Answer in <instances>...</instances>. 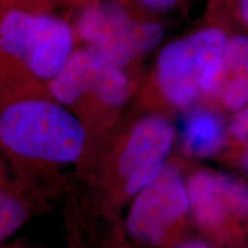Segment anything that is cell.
Masks as SVG:
<instances>
[{"label": "cell", "instance_id": "1", "mask_svg": "<svg viewBox=\"0 0 248 248\" xmlns=\"http://www.w3.org/2000/svg\"><path fill=\"white\" fill-rule=\"evenodd\" d=\"M0 141L13 156L62 166L76 162L84 153L88 128L73 110L54 99L26 98L1 109Z\"/></svg>", "mask_w": 248, "mask_h": 248}, {"label": "cell", "instance_id": "2", "mask_svg": "<svg viewBox=\"0 0 248 248\" xmlns=\"http://www.w3.org/2000/svg\"><path fill=\"white\" fill-rule=\"evenodd\" d=\"M176 139L168 117L151 113L132 124L106 169V187L115 203H126L151 184L166 164Z\"/></svg>", "mask_w": 248, "mask_h": 248}, {"label": "cell", "instance_id": "3", "mask_svg": "<svg viewBox=\"0 0 248 248\" xmlns=\"http://www.w3.org/2000/svg\"><path fill=\"white\" fill-rule=\"evenodd\" d=\"M52 99L70 110L115 114L131 93L124 68L90 46L75 49L66 66L48 83Z\"/></svg>", "mask_w": 248, "mask_h": 248}, {"label": "cell", "instance_id": "4", "mask_svg": "<svg viewBox=\"0 0 248 248\" xmlns=\"http://www.w3.org/2000/svg\"><path fill=\"white\" fill-rule=\"evenodd\" d=\"M73 28L51 14L11 9L0 23L1 52L26 64L36 78L51 82L74 53Z\"/></svg>", "mask_w": 248, "mask_h": 248}, {"label": "cell", "instance_id": "5", "mask_svg": "<svg viewBox=\"0 0 248 248\" xmlns=\"http://www.w3.org/2000/svg\"><path fill=\"white\" fill-rule=\"evenodd\" d=\"M190 214L186 179L177 164L169 161L130 201L125 231L140 246L166 248L177 243Z\"/></svg>", "mask_w": 248, "mask_h": 248}, {"label": "cell", "instance_id": "6", "mask_svg": "<svg viewBox=\"0 0 248 248\" xmlns=\"http://www.w3.org/2000/svg\"><path fill=\"white\" fill-rule=\"evenodd\" d=\"M229 37L217 27L197 30L161 49L155 82L161 98L170 107L187 111L201 97V79L214 63L222 60Z\"/></svg>", "mask_w": 248, "mask_h": 248}, {"label": "cell", "instance_id": "7", "mask_svg": "<svg viewBox=\"0 0 248 248\" xmlns=\"http://www.w3.org/2000/svg\"><path fill=\"white\" fill-rule=\"evenodd\" d=\"M75 32L86 46L125 68L159 44L163 28L155 21L136 20L116 0H101L79 12Z\"/></svg>", "mask_w": 248, "mask_h": 248}, {"label": "cell", "instance_id": "8", "mask_svg": "<svg viewBox=\"0 0 248 248\" xmlns=\"http://www.w3.org/2000/svg\"><path fill=\"white\" fill-rule=\"evenodd\" d=\"M181 144L187 156L208 159L224 150L229 140L228 126L221 114L208 107H193L182 121Z\"/></svg>", "mask_w": 248, "mask_h": 248}, {"label": "cell", "instance_id": "9", "mask_svg": "<svg viewBox=\"0 0 248 248\" xmlns=\"http://www.w3.org/2000/svg\"><path fill=\"white\" fill-rule=\"evenodd\" d=\"M191 214L194 221L208 233L219 234L233 224L223 202L217 171L199 169L186 178Z\"/></svg>", "mask_w": 248, "mask_h": 248}, {"label": "cell", "instance_id": "10", "mask_svg": "<svg viewBox=\"0 0 248 248\" xmlns=\"http://www.w3.org/2000/svg\"><path fill=\"white\" fill-rule=\"evenodd\" d=\"M215 101L234 113L248 104V36L234 35L228 39Z\"/></svg>", "mask_w": 248, "mask_h": 248}, {"label": "cell", "instance_id": "11", "mask_svg": "<svg viewBox=\"0 0 248 248\" xmlns=\"http://www.w3.org/2000/svg\"><path fill=\"white\" fill-rule=\"evenodd\" d=\"M217 182L232 223L247 222L248 183L224 172H217Z\"/></svg>", "mask_w": 248, "mask_h": 248}, {"label": "cell", "instance_id": "12", "mask_svg": "<svg viewBox=\"0 0 248 248\" xmlns=\"http://www.w3.org/2000/svg\"><path fill=\"white\" fill-rule=\"evenodd\" d=\"M28 216V208L24 200L16 192L2 185L0 194V239L7 240L18 230Z\"/></svg>", "mask_w": 248, "mask_h": 248}, {"label": "cell", "instance_id": "13", "mask_svg": "<svg viewBox=\"0 0 248 248\" xmlns=\"http://www.w3.org/2000/svg\"><path fill=\"white\" fill-rule=\"evenodd\" d=\"M229 139L235 144L246 146L248 144V104L235 111L228 125Z\"/></svg>", "mask_w": 248, "mask_h": 248}, {"label": "cell", "instance_id": "14", "mask_svg": "<svg viewBox=\"0 0 248 248\" xmlns=\"http://www.w3.org/2000/svg\"><path fill=\"white\" fill-rule=\"evenodd\" d=\"M138 1L145 7L157 12L170 11L177 4V0H138Z\"/></svg>", "mask_w": 248, "mask_h": 248}, {"label": "cell", "instance_id": "15", "mask_svg": "<svg viewBox=\"0 0 248 248\" xmlns=\"http://www.w3.org/2000/svg\"><path fill=\"white\" fill-rule=\"evenodd\" d=\"M175 248H215L204 240L187 239L176 245Z\"/></svg>", "mask_w": 248, "mask_h": 248}, {"label": "cell", "instance_id": "16", "mask_svg": "<svg viewBox=\"0 0 248 248\" xmlns=\"http://www.w3.org/2000/svg\"><path fill=\"white\" fill-rule=\"evenodd\" d=\"M238 166H239L241 171L248 176V144L243 147V150L238 155Z\"/></svg>", "mask_w": 248, "mask_h": 248}, {"label": "cell", "instance_id": "17", "mask_svg": "<svg viewBox=\"0 0 248 248\" xmlns=\"http://www.w3.org/2000/svg\"><path fill=\"white\" fill-rule=\"evenodd\" d=\"M239 13L244 22L248 24V0H241L239 6Z\"/></svg>", "mask_w": 248, "mask_h": 248}]
</instances>
